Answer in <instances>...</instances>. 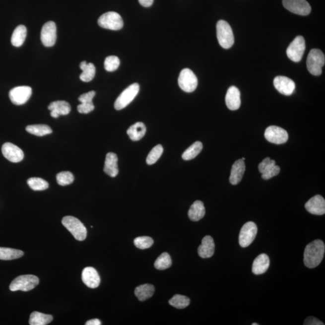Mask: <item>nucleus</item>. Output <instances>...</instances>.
I'll return each instance as SVG.
<instances>
[{
    "instance_id": "f257e3e1",
    "label": "nucleus",
    "mask_w": 325,
    "mask_h": 325,
    "mask_svg": "<svg viewBox=\"0 0 325 325\" xmlns=\"http://www.w3.org/2000/svg\"><path fill=\"white\" fill-rule=\"evenodd\" d=\"M325 251V244L321 240H314L307 245L304 254L305 266L310 268L318 266L324 259Z\"/></svg>"
},
{
    "instance_id": "f03ea898",
    "label": "nucleus",
    "mask_w": 325,
    "mask_h": 325,
    "mask_svg": "<svg viewBox=\"0 0 325 325\" xmlns=\"http://www.w3.org/2000/svg\"><path fill=\"white\" fill-rule=\"evenodd\" d=\"M62 223L76 240L83 241L86 239L87 230L80 220L75 217L67 216L64 217Z\"/></svg>"
},
{
    "instance_id": "7ed1b4c3",
    "label": "nucleus",
    "mask_w": 325,
    "mask_h": 325,
    "mask_svg": "<svg viewBox=\"0 0 325 325\" xmlns=\"http://www.w3.org/2000/svg\"><path fill=\"white\" fill-rule=\"evenodd\" d=\"M217 38L220 46L230 49L234 43V36L231 27L227 21L220 20L216 25Z\"/></svg>"
},
{
    "instance_id": "20e7f679",
    "label": "nucleus",
    "mask_w": 325,
    "mask_h": 325,
    "mask_svg": "<svg viewBox=\"0 0 325 325\" xmlns=\"http://www.w3.org/2000/svg\"><path fill=\"white\" fill-rule=\"evenodd\" d=\"M325 63L324 54L319 49H313L308 56L307 66L309 71L313 75H321L322 67Z\"/></svg>"
},
{
    "instance_id": "39448f33",
    "label": "nucleus",
    "mask_w": 325,
    "mask_h": 325,
    "mask_svg": "<svg viewBox=\"0 0 325 325\" xmlns=\"http://www.w3.org/2000/svg\"><path fill=\"white\" fill-rule=\"evenodd\" d=\"M39 279L36 276L24 275L17 277L11 282L9 289L12 292L21 290L28 292L33 290L38 285Z\"/></svg>"
},
{
    "instance_id": "423d86ee",
    "label": "nucleus",
    "mask_w": 325,
    "mask_h": 325,
    "mask_svg": "<svg viewBox=\"0 0 325 325\" xmlns=\"http://www.w3.org/2000/svg\"><path fill=\"white\" fill-rule=\"evenodd\" d=\"M98 24L104 29L119 30L123 27L124 22L120 14L115 12H108L99 18Z\"/></svg>"
},
{
    "instance_id": "0eeeda50",
    "label": "nucleus",
    "mask_w": 325,
    "mask_h": 325,
    "mask_svg": "<svg viewBox=\"0 0 325 325\" xmlns=\"http://www.w3.org/2000/svg\"><path fill=\"white\" fill-rule=\"evenodd\" d=\"M139 89L138 84L134 83L124 90L115 101L114 105L115 109L120 110L126 108L134 100L139 92Z\"/></svg>"
},
{
    "instance_id": "6e6552de",
    "label": "nucleus",
    "mask_w": 325,
    "mask_h": 325,
    "mask_svg": "<svg viewBox=\"0 0 325 325\" xmlns=\"http://www.w3.org/2000/svg\"><path fill=\"white\" fill-rule=\"evenodd\" d=\"M197 78L192 70L184 69L179 77V84L181 89L186 92H194L197 86Z\"/></svg>"
},
{
    "instance_id": "1a4fd4ad",
    "label": "nucleus",
    "mask_w": 325,
    "mask_h": 325,
    "mask_svg": "<svg viewBox=\"0 0 325 325\" xmlns=\"http://www.w3.org/2000/svg\"><path fill=\"white\" fill-rule=\"evenodd\" d=\"M305 50L304 37L298 36L292 42L287 49V55L291 61L299 62L302 60Z\"/></svg>"
},
{
    "instance_id": "9d476101",
    "label": "nucleus",
    "mask_w": 325,
    "mask_h": 325,
    "mask_svg": "<svg viewBox=\"0 0 325 325\" xmlns=\"http://www.w3.org/2000/svg\"><path fill=\"white\" fill-rule=\"evenodd\" d=\"M257 231V225L253 222H248L243 226L239 234V244L242 248L249 247L255 240Z\"/></svg>"
},
{
    "instance_id": "9b49d317",
    "label": "nucleus",
    "mask_w": 325,
    "mask_h": 325,
    "mask_svg": "<svg viewBox=\"0 0 325 325\" xmlns=\"http://www.w3.org/2000/svg\"><path fill=\"white\" fill-rule=\"evenodd\" d=\"M284 7L290 12L301 16L309 15L312 7L306 0H282Z\"/></svg>"
},
{
    "instance_id": "f8f14e48",
    "label": "nucleus",
    "mask_w": 325,
    "mask_h": 325,
    "mask_svg": "<svg viewBox=\"0 0 325 325\" xmlns=\"http://www.w3.org/2000/svg\"><path fill=\"white\" fill-rule=\"evenodd\" d=\"M264 137L268 142L280 145L287 142L289 135L284 129L273 126L267 127L265 130Z\"/></svg>"
},
{
    "instance_id": "ddd939ff",
    "label": "nucleus",
    "mask_w": 325,
    "mask_h": 325,
    "mask_svg": "<svg viewBox=\"0 0 325 325\" xmlns=\"http://www.w3.org/2000/svg\"><path fill=\"white\" fill-rule=\"evenodd\" d=\"M32 94V89L29 86L16 87L9 92V98L15 105H22L27 103Z\"/></svg>"
},
{
    "instance_id": "4468645a",
    "label": "nucleus",
    "mask_w": 325,
    "mask_h": 325,
    "mask_svg": "<svg viewBox=\"0 0 325 325\" xmlns=\"http://www.w3.org/2000/svg\"><path fill=\"white\" fill-rule=\"evenodd\" d=\"M57 39V28L55 22L49 21L44 25L41 33V39L45 47H53Z\"/></svg>"
},
{
    "instance_id": "2eb2a0df",
    "label": "nucleus",
    "mask_w": 325,
    "mask_h": 325,
    "mask_svg": "<svg viewBox=\"0 0 325 325\" xmlns=\"http://www.w3.org/2000/svg\"><path fill=\"white\" fill-rule=\"evenodd\" d=\"M1 151L5 159L12 163L20 162L24 157L22 149L12 143H5L2 146Z\"/></svg>"
},
{
    "instance_id": "dca6fc26",
    "label": "nucleus",
    "mask_w": 325,
    "mask_h": 325,
    "mask_svg": "<svg viewBox=\"0 0 325 325\" xmlns=\"http://www.w3.org/2000/svg\"><path fill=\"white\" fill-rule=\"evenodd\" d=\"M273 84L276 90L282 95L289 96L295 91V82L284 76H277L274 79Z\"/></svg>"
},
{
    "instance_id": "f3484780",
    "label": "nucleus",
    "mask_w": 325,
    "mask_h": 325,
    "mask_svg": "<svg viewBox=\"0 0 325 325\" xmlns=\"http://www.w3.org/2000/svg\"><path fill=\"white\" fill-rule=\"evenodd\" d=\"M305 207L310 213L323 215L325 213V200L321 195H316L305 203Z\"/></svg>"
},
{
    "instance_id": "a211bd4d",
    "label": "nucleus",
    "mask_w": 325,
    "mask_h": 325,
    "mask_svg": "<svg viewBox=\"0 0 325 325\" xmlns=\"http://www.w3.org/2000/svg\"><path fill=\"white\" fill-rule=\"evenodd\" d=\"M81 278L84 284L90 289H95L100 285V277L97 271L94 267L84 268L82 272Z\"/></svg>"
},
{
    "instance_id": "6ab92c4d",
    "label": "nucleus",
    "mask_w": 325,
    "mask_h": 325,
    "mask_svg": "<svg viewBox=\"0 0 325 325\" xmlns=\"http://www.w3.org/2000/svg\"><path fill=\"white\" fill-rule=\"evenodd\" d=\"M225 103L228 108L231 110H236L241 105L240 92L237 87L231 86L228 89L226 94Z\"/></svg>"
},
{
    "instance_id": "aec40b11",
    "label": "nucleus",
    "mask_w": 325,
    "mask_h": 325,
    "mask_svg": "<svg viewBox=\"0 0 325 325\" xmlns=\"http://www.w3.org/2000/svg\"><path fill=\"white\" fill-rule=\"evenodd\" d=\"M214 251H215V244L213 239L210 236L203 237L202 244L199 246L197 250L199 256L202 259L210 258L213 256Z\"/></svg>"
},
{
    "instance_id": "412c9836",
    "label": "nucleus",
    "mask_w": 325,
    "mask_h": 325,
    "mask_svg": "<svg viewBox=\"0 0 325 325\" xmlns=\"http://www.w3.org/2000/svg\"><path fill=\"white\" fill-rule=\"evenodd\" d=\"M246 170L244 160L239 159L236 161L232 166L230 182L231 185H237L242 180Z\"/></svg>"
},
{
    "instance_id": "4be33fe9",
    "label": "nucleus",
    "mask_w": 325,
    "mask_h": 325,
    "mask_svg": "<svg viewBox=\"0 0 325 325\" xmlns=\"http://www.w3.org/2000/svg\"><path fill=\"white\" fill-rule=\"evenodd\" d=\"M48 109L51 111V116L55 118H58L61 115H68L71 110L69 104L65 101H54Z\"/></svg>"
},
{
    "instance_id": "5701e85b",
    "label": "nucleus",
    "mask_w": 325,
    "mask_h": 325,
    "mask_svg": "<svg viewBox=\"0 0 325 325\" xmlns=\"http://www.w3.org/2000/svg\"><path fill=\"white\" fill-rule=\"evenodd\" d=\"M118 158L114 152H109L107 154L104 163V171L111 177H117L119 173Z\"/></svg>"
},
{
    "instance_id": "b1692460",
    "label": "nucleus",
    "mask_w": 325,
    "mask_h": 325,
    "mask_svg": "<svg viewBox=\"0 0 325 325\" xmlns=\"http://www.w3.org/2000/svg\"><path fill=\"white\" fill-rule=\"evenodd\" d=\"M270 266V259L266 254H260L254 260L252 270L255 275H261L268 270Z\"/></svg>"
},
{
    "instance_id": "393cba45",
    "label": "nucleus",
    "mask_w": 325,
    "mask_h": 325,
    "mask_svg": "<svg viewBox=\"0 0 325 325\" xmlns=\"http://www.w3.org/2000/svg\"><path fill=\"white\" fill-rule=\"evenodd\" d=\"M205 214V209L200 200H196L191 205L188 212V216L192 221L197 222L203 218Z\"/></svg>"
},
{
    "instance_id": "a878e982",
    "label": "nucleus",
    "mask_w": 325,
    "mask_h": 325,
    "mask_svg": "<svg viewBox=\"0 0 325 325\" xmlns=\"http://www.w3.org/2000/svg\"><path fill=\"white\" fill-rule=\"evenodd\" d=\"M146 131L145 124L137 123L132 125L127 130V134L132 141H138L145 135Z\"/></svg>"
},
{
    "instance_id": "bb28decb",
    "label": "nucleus",
    "mask_w": 325,
    "mask_h": 325,
    "mask_svg": "<svg viewBox=\"0 0 325 325\" xmlns=\"http://www.w3.org/2000/svg\"><path fill=\"white\" fill-rule=\"evenodd\" d=\"M155 289L152 284H143L135 288L134 293L138 300L145 301L154 295Z\"/></svg>"
},
{
    "instance_id": "cd10ccee",
    "label": "nucleus",
    "mask_w": 325,
    "mask_h": 325,
    "mask_svg": "<svg viewBox=\"0 0 325 325\" xmlns=\"http://www.w3.org/2000/svg\"><path fill=\"white\" fill-rule=\"evenodd\" d=\"M27 36V29L23 25L16 28L11 38V43L13 46L19 47L23 45Z\"/></svg>"
},
{
    "instance_id": "c85d7f7f",
    "label": "nucleus",
    "mask_w": 325,
    "mask_h": 325,
    "mask_svg": "<svg viewBox=\"0 0 325 325\" xmlns=\"http://www.w3.org/2000/svg\"><path fill=\"white\" fill-rule=\"evenodd\" d=\"M82 72L80 76V80L84 82H89L95 77L96 68L95 65L92 63L87 64L86 61H83L80 65Z\"/></svg>"
},
{
    "instance_id": "c756f323",
    "label": "nucleus",
    "mask_w": 325,
    "mask_h": 325,
    "mask_svg": "<svg viewBox=\"0 0 325 325\" xmlns=\"http://www.w3.org/2000/svg\"><path fill=\"white\" fill-rule=\"evenodd\" d=\"M53 320L52 315H45L39 312H33L30 315L29 324L30 325H46Z\"/></svg>"
},
{
    "instance_id": "7c9ffc66",
    "label": "nucleus",
    "mask_w": 325,
    "mask_h": 325,
    "mask_svg": "<svg viewBox=\"0 0 325 325\" xmlns=\"http://www.w3.org/2000/svg\"><path fill=\"white\" fill-rule=\"evenodd\" d=\"M24 253L15 249L0 247V260H12L21 258Z\"/></svg>"
},
{
    "instance_id": "2f4dec72",
    "label": "nucleus",
    "mask_w": 325,
    "mask_h": 325,
    "mask_svg": "<svg viewBox=\"0 0 325 325\" xmlns=\"http://www.w3.org/2000/svg\"><path fill=\"white\" fill-rule=\"evenodd\" d=\"M202 148L203 145L201 142H195L184 152L182 155L183 160H191L195 159L201 152Z\"/></svg>"
},
{
    "instance_id": "473e14b6",
    "label": "nucleus",
    "mask_w": 325,
    "mask_h": 325,
    "mask_svg": "<svg viewBox=\"0 0 325 325\" xmlns=\"http://www.w3.org/2000/svg\"><path fill=\"white\" fill-rule=\"evenodd\" d=\"M26 131L30 134L37 135V136H44V135L50 134L52 132V130L49 126L43 125V124L27 126Z\"/></svg>"
},
{
    "instance_id": "72a5a7b5",
    "label": "nucleus",
    "mask_w": 325,
    "mask_h": 325,
    "mask_svg": "<svg viewBox=\"0 0 325 325\" xmlns=\"http://www.w3.org/2000/svg\"><path fill=\"white\" fill-rule=\"evenodd\" d=\"M190 302V299L188 297L180 295H175L169 301V304L177 309H185L189 306Z\"/></svg>"
},
{
    "instance_id": "f704fd0d",
    "label": "nucleus",
    "mask_w": 325,
    "mask_h": 325,
    "mask_svg": "<svg viewBox=\"0 0 325 325\" xmlns=\"http://www.w3.org/2000/svg\"><path fill=\"white\" fill-rule=\"evenodd\" d=\"M171 256L167 253H164L158 257L155 261L154 266L158 270H165L171 266Z\"/></svg>"
},
{
    "instance_id": "c9c22d12",
    "label": "nucleus",
    "mask_w": 325,
    "mask_h": 325,
    "mask_svg": "<svg viewBox=\"0 0 325 325\" xmlns=\"http://www.w3.org/2000/svg\"><path fill=\"white\" fill-rule=\"evenodd\" d=\"M27 184L32 190L35 191H45L49 187V183L40 178H31L27 180Z\"/></svg>"
},
{
    "instance_id": "e433bc0d",
    "label": "nucleus",
    "mask_w": 325,
    "mask_h": 325,
    "mask_svg": "<svg viewBox=\"0 0 325 325\" xmlns=\"http://www.w3.org/2000/svg\"><path fill=\"white\" fill-rule=\"evenodd\" d=\"M163 152V146L158 145L154 147L146 158V163L149 165H153L160 159Z\"/></svg>"
},
{
    "instance_id": "4c0bfd02",
    "label": "nucleus",
    "mask_w": 325,
    "mask_h": 325,
    "mask_svg": "<svg viewBox=\"0 0 325 325\" xmlns=\"http://www.w3.org/2000/svg\"><path fill=\"white\" fill-rule=\"evenodd\" d=\"M56 180L59 185L65 186L70 185L74 180L73 174L69 171L61 172L56 176Z\"/></svg>"
},
{
    "instance_id": "58836bf2",
    "label": "nucleus",
    "mask_w": 325,
    "mask_h": 325,
    "mask_svg": "<svg viewBox=\"0 0 325 325\" xmlns=\"http://www.w3.org/2000/svg\"><path fill=\"white\" fill-rule=\"evenodd\" d=\"M134 244L140 250H146L151 248L154 244V240L150 237L142 236L135 238L134 240Z\"/></svg>"
},
{
    "instance_id": "ea45409f",
    "label": "nucleus",
    "mask_w": 325,
    "mask_h": 325,
    "mask_svg": "<svg viewBox=\"0 0 325 325\" xmlns=\"http://www.w3.org/2000/svg\"><path fill=\"white\" fill-rule=\"evenodd\" d=\"M120 65V61L117 56H110L104 61V68L107 71L113 72L117 70Z\"/></svg>"
},
{
    "instance_id": "a19ab883",
    "label": "nucleus",
    "mask_w": 325,
    "mask_h": 325,
    "mask_svg": "<svg viewBox=\"0 0 325 325\" xmlns=\"http://www.w3.org/2000/svg\"><path fill=\"white\" fill-rule=\"evenodd\" d=\"M276 165L275 160H271L269 157L265 158L260 163L259 165V169L260 173L264 174L270 171L274 166Z\"/></svg>"
},
{
    "instance_id": "79ce46f5",
    "label": "nucleus",
    "mask_w": 325,
    "mask_h": 325,
    "mask_svg": "<svg viewBox=\"0 0 325 325\" xmlns=\"http://www.w3.org/2000/svg\"><path fill=\"white\" fill-rule=\"evenodd\" d=\"M95 109L94 103H81L77 106V110L79 113L83 114H87L91 112Z\"/></svg>"
},
{
    "instance_id": "37998d69",
    "label": "nucleus",
    "mask_w": 325,
    "mask_h": 325,
    "mask_svg": "<svg viewBox=\"0 0 325 325\" xmlns=\"http://www.w3.org/2000/svg\"><path fill=\"white\" fill-rule=\"evenodd\" d=\"M96 93L94 90L86 93V94H82L78 98L79 101L81 103H92V100L95 96Z\"/></svg>"
},
{
    "instance_id": "c03bdc74",
    "label": "nucleus",
    "mask_w": 325,
    "mask_h": 325,
    "mask_svg": "<svg viewBox=\"0 0 325 325\" xmlns=\"http://www.w3.org/2000/svg\"><path fill=\"white\" fill-rule=\"evenodd\" d=\"M279 172H280V168L278 166L275 165L266 173L262 174V178L265 180H269L272 177L276 176L279 174Z\"/></svg>"
},
{
    "instance_id": "a18cd8bd",
    "label": "nucleus",
    "mask_w": 325,
    "mask_h": 325,
    "mask_svg": "<svg viewBox=\"0 0 325 325\" xmlns=\"http://www.w3.org/2000/svg\"><path fill=\"white\" fill-rule=\"evenodd\" d=\"M304 325H324L323 322L319 321L318 319L313 316L307 318L304 321Z\"/></svg>"
},
{
    "instance_id": "49530a36",
    "label": "nucleus",
    "mask_w": 325,
    "mask_h": 325,
    "mask_svg": "<svg viewBox=\"0 0 325 325\" xmlns=\"http://www.w3.org/2000/svg\"><path fill=\"white\" fill-rule=\"evenodd\" d=\"M138 2L143 7H148L153 4L154 0H138Z\"/></svg>"
},
{
    "instance_id": "de8ad7c7",
    "label": "nucleus",
    "mask_w": 325,
    "mask_h": 325,
    "mask_svg": "<svg viewBox=\"0 0 325 325\" xmlns=\"http://www.w3.org/2000/svg\"><path fill=\"white\" fill-rule=\"evenodd\" d=\"M86 325H101V321L98 319H92L87 321L85 324Z\"/></svg>"
},
{
    "instance_id": "09e8293b",
    "label": "nucleus",
    "mask_w": 325,
    "mask_h": 325,
    "mask_svg": "<svg viewBox=\"0 0 325 325\" xmlns=\"http://www.w3.org/2000/svg\"><path fill=\"white\" fill-rule=\"evenodd\" d=\"M253 325H258V324L254 323L252 324Z\"/></svg>"
},
{
    "instance_id": "8fccbe9b",
    "label": "nucleus",
    "mask_w": 325,
    "mask_h": 325,
    "mask_svg": "<svg viewBox=\"0 0 325 325\" xmlns=\"http://www.w3.org/2000/svg\"><path fill=\"white\" fill-rule=\"evenodd\" d=\"M242 159L243 160H244V161H245V159L244 157H243Z\"/></svg>"
}]
</instances>
